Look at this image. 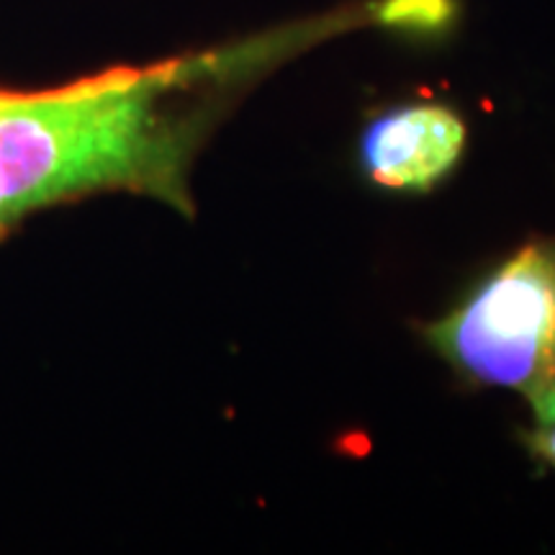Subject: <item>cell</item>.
<instances>
[{"label":"cell","mask_w":555,"mask_h":555,"mask_svg":"<svg viewBox=\"0 0 555 555\" xmlns=\"http://www.w3.org/2000/svg\"><path fill=\"white\" fill-rule=\"evenodd\" d=\"M211 60L116 67L0 108V234L39 208L129 191L191 214L204 121L176 103Z\"/></svg>","instance_id":"6da1fadb"},{"label":"cell","mask_w":555,"mask_h":555,"mask_svg":"<svg viewBox=\"0 0 555 555\" xmlns=\"http://www.w3.org/2000/svg\"><path fill=\"white\" fill-rule=\"evenodd\" d=\"M422 332L457 376L517 391L535 420L553 414L555 237L527 242Z\"/></svg>","instance_id":"7a4b0ae2"},{"label":"cell","mask_w":555,"mask_h":555,"mask_svg":"<svg viewBox=\"0 0 555 555\" xmlns=\"http://www.w3.org/2000/svg\"><path fill=\"white\" fill-rule=\"evenodd\" d=\"M466 127L437 103H412L386 111L367 124L360 159L371 180L393 191L425 193L461 159Z\"/></svg>","instance_id":"3957f363"},{"label":"cell","mask_w":555,"mask_h":555,"mask_svg":"<svg viewBox=\"0 0 555 555\" xmlns=\"http://www.w3.org/2000/svg\"><path fill=\"white\" fill-rule=\"evenodd\" d=\"M455 0H380L376 16L380 24L409 31H437L450 24Z\"/></svg>","instance_id":"277c9868"},{"label":"cell","mask_w":555,"mask_h":555,"mask_svg":"<svg viewBox=\"0 0 555 555\" xmlns=\"http://www.w3.org/2000/svg\"><path fill=\"white\" fill-rule=\"evenodd\" d=\"M525 440L532 453L555 468V412L543 416V420H535V427L525 435Z\"/></svg>","instance_id":"5b68a950"},{"label":"cell","mask_w":555,"mask_h":555,"mask_svg":"<svg viewBox=\"0 0 555 555\" xmlns=\"http://www.w3.org/2000/svg\"><path fill=\"white\" fill-rule=\"evenodd\" d=\"M11 93L13 90H0V108L5 106V103H9V99H11Z\"/></svg>","instance_id":"8992f818"}]
</instances>
